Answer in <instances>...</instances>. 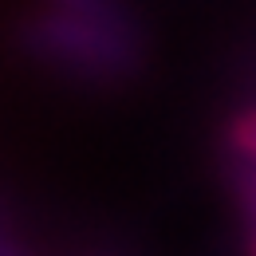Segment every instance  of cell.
Segmentation results:
<instances>
[{"label":"cell","mask_w":256,"mask_h":256,"mask_svg":"<svg viewBox=\"0 0 256 256\" xmlns=\"http://www.w3.org/2000/svg\"><path fill=\"white\" fill-rule=\"evenodd\" d=\"M36 48L52 60L106 71L130 60V28L110 0H56V16L36 28Z\"/></svg>","instance_id":"6da1fadb"},{"label":"cell","mask_w":256,"mask_h":256,"mask_svg":"<svg viewBox=\"0 0 256 256\" xmlns=\"http://www.w3.org/2000/svg\"><path fill=\"white\" fill-rule=\"evenodd\" d=\"M232 146H236L240 154H248V158L256 162V110L240 114V118L232 122Z\"/></svg>","instance_id":"7a4b0ae2"},{"label":"cell","mask_w":256,"mask_h":256,"mask_svg":"<svg viewBox=\"0 0 256 256\" xmlns=\"http://www.w3.org/2000/svg\"><path fill=\"white\" fill-rule=\"evenodd\" d=\"M252 205H256V193H252ZM248 256H256V228H252V240H248Z\"/></svg>","instance_id":"3957f363"}]
</instances>
